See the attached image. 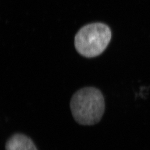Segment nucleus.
<instances>
[{
	"label": "nucleus",
	"mask_w": 150,
	"mask_h": 150,
	"mask_svg": "<svg viewBox=\"0 0 150 150\" xmlns=\"http://www.w3.org/2000/svg\"><path fill=\"white\" fill-rule=\"evenodd\" d=\"M6 150H38L31 139L21 134H16L7 140Z\"/></svg>",
	"instance_id": "obj_3"
},
{
	"label": "nucleus",
	"mask_w": 150,
	"mask_h": 150,
	"mask_svg": "<svg viewBox=\"0 0 150 150\" xmlns=\"http://www.w3.org/2000/svg\"><path fill=\"white\" fill-rule=\"evenodd\" d=\"M110 29L103 23H94L83 26L75 37L77 51L88 58L97 57L105 50L110 41Z\"/></svg>",
	"instance_id": "obj_2"
},
{
	"label": "nucleus",
	"mask_w": 150,
	"mask_h": 150,
	"mask_svg": "<svg viewBox=\"0 0 150 150\" xmlns=\"http://www.w3.org/2000/svg\"><path fill=\"white\" fill-rule=\"evenodd\" d=\"M70 108L74 119L80 125L98 123L105 110V99L99 89L86 87L79 89L71 99Z\"/></svg>",
	"instance_id": "obj_1"
}]
</instances>
